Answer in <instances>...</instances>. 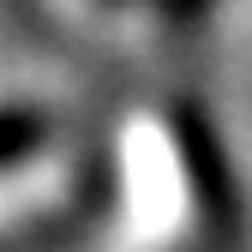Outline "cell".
<instances>
[{
	"mask_svg": "<svg viewBox=\"0 0 252 252\" xmlns=\"http://www.w3.org/2000/svg\"><path fill=\"white\" fill-rule=\"evenodd\" d=\"M222 198L186 108H144L126 138V210L114 252H216Z\"/></svg>",
	"mask_w": 252,
	"mask_h": 252,
	"instance_id": "obj_1",
	"label": "cell"
}]
</instances>
